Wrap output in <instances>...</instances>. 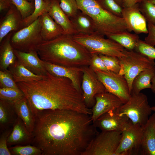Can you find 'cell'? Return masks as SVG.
Listing matches in <instances>:
<instances>
[{"instance_id": "cell-3", "label": "cell", "mask_w": 155, "mask_h": 155, "mask_svg": "<svg viewBox=\"0 0 155 155\" xmlns=\"http://www.w3.org/2000/svg\"><path fill=\"white\" fill-rule=\"evenodd\" d=\"M72 36L63 34L53 40L43 41L37 50L40 59L64 66H89L91 54L73 40Z\"/></svg>"}, {"instance_id": "cell-34", "label": "cell", "mask_w": 155, "mask_h": 155, "mask_svg": "<svg viewBox=\"0 0 155 155\" xmlns=\"http://www.w3.org/2000/svg\"><path fill=\"white\" fill-rule=\"evenodd\" d=\"M11 155H41L42 152L40 149L30 145L16 146L9 148Z\"/></svg>"}, {"instance_id": "cell-18", "label": "cell", "mask_w": 155, "mask_h": 155, "mask_svg": "<svg viewBox=\"0 0 155 155\" xmlns=\"http://www.w3.org/2000/svg\"><path fill=\"white\" fill-rule=\"evenodd\" d=\"M17 59L26 69L39 75H46L48 71L44 66V61L41 59L36 51L28 53L14 50Z\"/></svg>"}, {"instance_id": "cell-10", "label": "cell", "mask_w": 155, "mask_h": 155, "mask_svg": "<svg viewBox=\"0 0 155 155\" xmlns=\"http://www.w3.org/2000/svg\"><path fill=\"white\" fill-rule=\"evenodd\" d=\"M143 126L134 124L130 121L122 132L121 141L115 155L140 154Z\"/></svg>"}, {"instance_id": "cell-31", "label": "cell", "mask_w": 155, "mask_h": 155, "mask_svg": "<svg viewBox=\"0 0 155 155\" xmlns=\"http://www.w3.org/2000/svg\"><path fill=\"white\" fill-rule=\"evenodd\" d=\"M24 97L20 89L0 88V100L13 104Z\"/></svg>"}, {"instance_id": "cell-25", "label": "cell", "mask_w": 155, "mask_h": 155, "mask_svg": "<svg viewBox=\"0 0 155 155\" xmlns=\"http://www.w3.org/2000/svg\"><path fill=\"white\" fill-rule=\"evenodd\" d=\"M13 32L9 33L0 42V69L1 70H7L14 63L17 58L10 40Z\"/></svg>"}, {"instance_id": "cell-16", "label": "cell", "mask_w": 155, "mask_h": 155, "mask_svg": "<svg viewBox=\"0 0 155 155\" xmlns=\"http://www.w3.org/2000/svg\"><path fill=\"white\" fill-rule=\"evenodd\" d=\"M44 61L46 69L48 72L56 76L68 79L76 89L82 94L81 82L83 67L64 66Z\"/></svg>"}, {"instance_id": "cell-28", "label": "cell", "mask_w": 155, "mask_h": 155, "mask_svg": "<svg viewBox=\"0 0 155 155\" xmlns=\"http://www.w3.org/2000/svg\"><path fill=\"white\" fill-rule=\"evenodd\" d=\"M106 36L119 44L125 49L134 50L140 40L138 34H132L128 31L110 34Z\"/></svg>"}, {"instance_id": "cell-45", "label": "cell", "mask_w": 155, "mask_h": 155, "mask_svg": "<svg viewBox=\"0 0 155 155\" xmlns=\"http://www.w3.org/2000/svg\"><path fill=\"white\" fill-rule=\"evenodd\" d=\"M151 86L150 89L152 92L155 94V75L151 81Z\"/></svg>"}, {"instance_id": "cell-38", "label": "cell", "mask_w": 155, "mask_h": 155, "mask_svg": "<svg viewBox=\"0 0 155 155\" xmlns=\"http://www.w3.org/2000/svg\"><path fill=\"white\" fill-rule=\"evenodd\" d=\"M0 87L20 89L8 69L0 71Z\"/></svg>"}, {"instance_id": "cell-8", "label": "cell", "mask_w": 155, "mask_h": 155, "mask_svg": "<svg viewBox=\"0 0 155 155\" xmlns=\"http://www.w3.org/2000/svg\"><path fill=\"white\" fill-rule=\"evenodd\" d=\"M43 41L39 18L29 25L13 32L10 40L14 50L26 53L37 51L38 46Z\"/></svg>"}, {"instance_id": "cell-1", "label": "cell", "mask_w": 155, "mask_h": 155, "mask_svg": "<svg viewBox=\"0 0 155 155\" xmlns=\"http://www.w3.org/2000/svg\"><path fill=\"white\" fill-rule=\"evenodd\" d=\"M91 115L65 109L48 110L35 117L33 142L42 155H82L98 133Z\"/></svg>"}, {"instance_id": "cell-6", "label": "cell", "mask_w": 155, "mask_h": 155, "mask_svg": "<svg viewBox=\"0 0 155 155\" xmlns=\"http://www.w3.org/2000/svg\"><path fill=\"white\" fill-rule=\"evenodd\" d=\"M124 55L119 57L121 69L119 74L124 76L131 93L135 78L144 69L155 67L154 60L136 52L125 49Z\"/></svg>"}, {"instance_id": "cell-48", "label": "cell", "mask_w": 155, "mask_h": 155, "mask_svg": "<svg viewBox=\"0 0 155 155\" xmlns=\"http://www.w3.org/2000/svg\"><path fill=\"white\" fill-rule=\"evenodd\" d=\"M149 0L155 4V0Z\"/></svg>"}, {"instance_id": "cell-30", "label": "cell", "mask_w": 155, "mask_h": 155, "mask_svg": "<svg viewBox=\"0 0 155 155\" xmlns=\"http://www.w3.org/2000/svg\"><path fill=\"white\" fill-rule=\"evenodd\" d=\"M51 0H34V9L33 13L23 20V28L26 27L37 20L44 13L48 12Z\"/></svg>"}, {"instance_id": "cell-44", "label": "cell", "mask_w": 155, "mask_h": 155, "mask_svg": "<svg viewBox=\"0 0 155 155\" xmlns=\"http://www.w3.org/2000/svg\"><path fill=\"white\" fill-rule=\"evenodd\" d=\"M144 0H122L123 8L131 7L136 4L141 3Z\"/></svg>"}, {"instance_id": "cell-4", "label": "cell", "mask_w": 155, "mask_h": 155, "mask_svg": "<svg viewBox=\"0 0 155 155\" xmlns=\"http://www.w3.org/2000/svg\"><path fill=\"white\" fill-rule=\"evenodd\" d=\"M79 9L90 16L94 22L98 33L106 36L127 30L123 18L102 8L96 0H76Z\"/></svg>"}, {"instance_id": "cell-46", "label": "cell", "mask_w": 155, "mask_h": 155, "mask_svg": "<svg viewBox=\"0 0 155 155\" xmlns=\"http://www.w3.org/2000/svg\"><path fill=\"white\" fill-rule=\"evenodd\" d=\"M116 2L122 7V0H115Z\"/></svg>"}, {"instance_id": "cell-43", "label": "cell", "mask_w": 155, "mask_h": 155, "mask_svg": "<svg viewBox=\"0 0 155 155\" xmlns=\"http://www.w3.org/2000/svg\"><path fill=\"white\" fill-rule=\"evenodd\" d=\"M13 4L12 0H0V12L8 10Z\"/></svg>"}, {"instance_id": "cell-41", "label": "cell", "mask_w": 155, "mask_h": 155, "mask_svg": "<svg viewBox=\"0 0 155 155\" xmlns=\"http://www.w3.org/2000/svg\"><path fill=\"white\" fill-rule=\"evenodd\" d=\"M12 129H8L4 132L0 137V155H11L7 147V140Z\"/></svg>"}, {"instance_id": "cell-23", "label": "cell", "mask_w": 155, "mask_h": 155, "mask_svg": "<svg viewBox=\"0 0 155 155\" xmlns=\"http://www.w3.org/2000/svg\"><path fill=\"white\" fill-rule=\"evenodd\" d=\"M70 19L78 34L87 35L98 34L92 18L81 11L80 10L75 16Z\"/></svg>"}, {"instance_id": "cell-32", "label": "cell", "mask_w": 155, "mask_h": 155, "mask_svg": "<svg viewBox=\"0 0 155 155\" xmlns=\"http://www.w3.org/2000/svg\"><path fill=\"white\" fill-rule=\"evenodd\" d=\"M139 8L147 22L155 26V4L149 0H144L139 3Z\"/></svg>"}, {"instance_id": "cell-17", "label": "cell", "mask_w": 155, "mask_h": 155, "mask_svg": "<svg viewBox=\"0 0 155 155\" xmlns=\"http://www.w3.org/2000/svg\"><path fill=\"white\" fill-rule=\"evenodd\" d=\"M23 20L20 11L14 5H12L0 21V43L9 33L23 28Z\"/></svg>"}, {"instance_id": "cell-49", "label": "cell", "mask_w": 155, "mask_h": 155, "mask_svg": "<svg viewBox=\"0 0 155 155\" xmlns=\"http://www.w3.org/2000/svg\"><path fill=\"white\" fill-rule=\"evenodd\" d=\"M27 0L30 2H34V0Z\"/></svg>"}, {"instance_id": "cell-13", "label": "cell", "mask_w": 155, "mask_h": 155, "mask_svg": "<svg viewBox=\"0 0 155 155\" xmlns=\"http://www.w3.org/2000/svg\"><path fill=\"white\" fill-rule=\"evenodd\" d=\"M95 98L91 115L93 123L103 114L116 110L125 103L116 95L107 91L97 94Z\"/></svg>"}, {"instance_id": "cell-21", "label": "cell", "mask_w": 155, "mask_h": 155, "mask_svg": "<svg viewBox=\"0 0 155 155\" xmlns=\"http://www.w3.org/2000/svg\"><path fill=\"white\" fill-rule=\"evenodd\" d=\"M40 25V32L44 41L54 39L63 34L62 28L56 23L47 12L38 18Z\"/></svg>"}, {"instance_id": "cell-15", "label": "cell", "mask_w": 155, "mask_h": 155, "mask_svg": "<svg viewBox=\"0 0 155 155\" xmlns=\"http://www.w3.org/2000/svg\"><path fill=\"white\" fill-rule=\"evenodd\" d=\"M130 120L126 116L120 115L115 110L108 112L99 117L93 123L101 131H122Z\"/></svg>"}, {"instance_id": "cell-40", "label": "cell", "mask_w": 155, "mask_h": 155, "mask_svg": "<svg viewBox=\"0 0 155 155\" xmlns=\"http://www.w3.org/2000/svg\"><path fill=\"white\" fill-rule=\"evenodd\" d=\"M89 66L94 71L107 70L102 59L97 54H91L90 63Z\"/></svg>"}, {"instance_id": "cell-29", "label": "cell", "mask_w": 155, "mask_h": 155, "mask_svg": "<svg viewBox=\"0 0 155 155\" xmlns=\"http://www.w3.org/2000/svg\"><path fill=\"white\" fill-rule=\"evenodd\" d=\"M13 103L0 100V124L1 128H6L14 123L17 118Z\"/></svg>"}, {"instance_id": "cell-47", "label": "cell", "mask_w": 155, "mask_h": 155, "mask_svg": "<svg viewBox=\"0 0 155 155\" xmlns=\"http://www.w3.org/2000/svg\"><path fill=\"white\" fill-rule=\"evenodd\" d=\"M152 111H153L155 113V106L151 107Z\"/></svg>"}, {"instance_id": "cell-35", "label": "cell", "mask_w": 155, "mask_h": 155, "mask_svg": "<svg viewBox=\"0 0 155 155\" xmlns=\"http://www.w3.org/2000/svg\"><path fill=\"white\" fill-rule=\"evenodd\" d=\"M103 9L118 17H122L123 7L115 0H96Z\"/></svg>"}, {"instance_id": "cell-27", "label": "cell", "mask_w": 155, "mask_h": 155, "mask_svg": "<svg viewBox=\"0 0 155 155\" xmlns=\"http://www.w3.org/2000/svg\"><path fill=\"white\" fill-rule=\"evenodd\" d=\"M155 75V67L146 69L140 72L133 80L131 94H138L143 89H150L151 81Z\"/></svg>"}, {"instance_id": "cell-39", "label": "cell", "mask_w": 155, "mask_h": 155, "mask_svg": "<svg viewBox=\"0 0 155 155\" xmlns=\"http://www.w3.org/2000/svg\"><path fill=\"white\" fill-rule=\"evenodd\" d=\"M134 50L150 59H155V48L144 41L140 39Z\"/></svg>"}, {"instance_id": "cell-7", "label": "cell", "mask_w": 155, "mask_h": 155, "mask_svg": "<svg viewBox=\"0 0 155 155\" xmlns=\"http://www.w3.org/2000/svg\"><path fill=\"white\" fill-rule=\"evenodd\" d=\"M151 107L145 94L132 93L128 100L115 111L120 115L126 116L133 123L143 126L151 114Z\"/></svg>"}, {"instance_id": "cell-42", "label": "cell", "mask_w": 155, "mask_h": 155, "mask_svg": "<svg viewBox=\"0 0 155 155\" xmlns=\"http://www.w3.org/2000/svg\"><path fill=\"white\" fill-rule=\"evenodd\" d=\"M148 35L144 38V41L148 44L154 46L155 45V26L148 23Z\"/></svg>"}, {"instance_id": "cell-33", "label": "cell", "mask_w": 155, "mask_h": 155, "mask_svg": "<svg viewBox=\"0 0 155 155\" xmlns=\"http://www.w3.org/2000/svg\"><path fill=\"white\" fill-rule=\"evenodd\" d=\"M14 5L20 13L23 19L30 15L34 9V2L27 0H12Z\"/></svg>"}, {"instance_id": "cell-5", "label": "cell", "mask_w": 155, "mask_h": 155, "mask_svg": "<svg viewBox=\"0 0 155 155\" xmlns=\"http://www.w3.org/2000/svg\"><path fill=\"white\" fill-rule=\"evenodd\" d=\"M73 39L87 49L90 54L96 53L120 57L124 55L125 48L116 42L95 34H78L72 36Z\"/></svg>"}, {"instance_id": "cell-14", "label": "cell", "mask_w": 155, "mask_h": 155, "mask_svg": "<svg viewBox=\"0 0 155 155\" xmlns=\"http://www.w3.org/2000/svg\"><path fill=\"white\" fill-rule=\"evenodd\" d=\"M122 15L128 31H133L137 34L148 33L147 22L140 11L139 3L130 7L123 8Z\"/></svg>"}, {"instance_id": "cell-2", "label": "cell", "mask_w": 155, "mask_h": 155, "mask_svg": "<svg viewBox=\"0 0 155 155\" xmlns=\"http://www.w3.org/2000/svg\"><path fill=\"white\" fill-rule=\"evenodd\" d=\"M17 84L24 93L35 118L41 112L48 110H68L91 115L82 94L68 78L48 72L42 79Z\"/></svg>"}, {"instance_id": "cell-24", "label": "cell", "mask_w": 155, "mask_h": 155, "mask_svg": "<svg viewBox=\"0 0 155 155\" xmlns=\"http://www.w3.org/2000/svg\"><path fill=\"white\" fill-rule=\"evenodd\" d=\"M32 137L22 121L18 117L13 123V127L7 140V146L28 142Z\"/></svg>"}, {"instance_id": "cell-36", "label": "cell", "mask_w": 155, "mask_h": 155, "mask_svg": "<svg viewBox=\"0 0 155 155\" xmlns=\"http://www.w3.org/2000/svg\"><path fill=\"white\" fill-rule=\"evenodd\" d=\"M61 8L70 19L75 16L80 10L76 0H59Z\"/></svg>"}, {"instance_id": "cell-26", "label": "cell", "mask_w": 155, "mask_h": 155, "mask_svg": "<svg viewBox=\"0 0 155 155\" xmlns=\"http://www.w3.org/2000/svg\"><path fill=\"white\" fill-rule=\"evenodd\" d=\"M8 69L16 83L38 80L42 79L45 76L34 73L22 65L17 59L14 63L9 66Z\"/></svg>"}, {"instance_id": "cell-19", "label": "cell", "mask_w": 155, "mask_h": 155, "mask_svg": "<svg viewBox=\"0 0 155 155\" xmlns=\"http://www.w3.org/2000/svg\"><path fill=\"white\" fill-rule=\"evenodd\" d=\"M140 154L155 155V113L143 126Z\"/></svg>"}, {"instance_id": "cell-20", "label": "cell", "mask_w": 155, "mask_h": 155, "mask_svg": "<svg viewBox=\"0 0 155 155\" xmlns=\"http://www.w3.org/2000/svg\"><path fill=\"white\" fill-rule=\"evenodd\" d=\"M59 0H51L47 12L63 29V34L73 35L78 34L68 17L60 7Z\"/></svg>"}, {"instance_id": "cell-22", "label": "cell", "mask_w": 155, "mask_h": 155, "mask_svg": "<svg viewBox=\"0 0 155 155\" xmlns=\"http://www.w3.org/2000/svg\"><path fill=\"white\" fill-rule=\"evenodd\" d=\"M18 117L23 121L26 129L32 135L34 129L35 118L25 97L13 103Z\"/></svg>"}, {"instance_id": "cell-37", "label": "cell", "mask_w": 155, "mask_h": 155, "mask_svg": "<svg viewBox=\"0 0 155 155\" xmlns=\"http://www.w3.org/2000/svg\"><path fill=\"white\" fill-rule=\"evenodd\" d=\"M98 55L102 59L108 71L119 73L121 66L118 57L102 54Z\"/></svg>"}, {"instance_id": "cell-11", "label": "cell", "mask_w": 155, "mask_h": 155, "mask_svg": "<svg viewBox=\"0 0 155 155\" xmlns=\"http://www.w3.org/2000/svg\"><path fill=\"white\" fill-rule=\"evenodd\" d=\"M95 71L106 91L116 95L124 103L128 100L131 94L124 76L107 70Z\"/></svg>"}, {"instance_id": "cell-12", "label": "cell", "mask_w": 155, "mask_h": 155, "mask_svg": "<svg viewBox=\"0 0 155 155\" xmlns=\"http://www.w3.org/2000/svg\"><path fill=\"white\" fill-rule=\"evenodd\" d=\"M82 72V96L86 105L89 108L92 107L95 103L96 95L106 90L95 71L89 66H83Z\"/></svg>"}, {"instance_id": "cell-9", "label": "cell", "mask_w": 155, "mask_h": 155, "mask_svg": "<svg viewBox=\"0 0 155 155\" xmlns=\"http://www.w3.org/2000/svg\"><path fill=\"white\" fill-rule=\"evenodd\" d=\"M122 131H101L89 142L82 155H115Z\"/></svg>"}]
</instances>
